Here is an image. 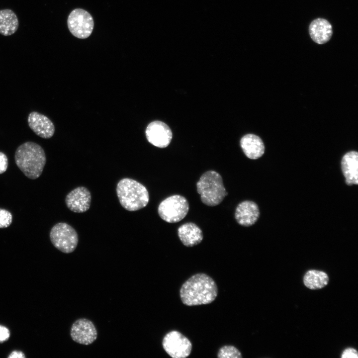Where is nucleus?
<instances>
[{"instance_id":"23","label":"nucleus","mask_w":358,"mask_h":358,"mask_svg":"<svg viewBox=\"0 0 358 358\" xmlns=\"http://www.w3.org/2000/svg\"><path fill=\"white\" fill-rule=\"evenodd\" d=\"M8 167V159L3 153L0 152V174L4 173Z\"/></svg>"},{"instance_id":"5","label":"nucleus","mask_w":358,"mask_h":358,"mask_svg":"<svg viewBox=\"0 0 358 358\" xmlns=\"http://www.w3.org/2000/svg\"><path fill=\"white\" fill-rule=\"evenodd\" d=\"M189 210L186 199L180 195L170 196L159 204L158 211L160 217L168 223H177L183 219Z\"/></svg>"},{"instance_id":"15","label":"nucleus","mask_w":358,"mask_h":358,"mask_svg":"<svg viewBox=\"0 0 358 358\" xmlns=\"http://www.w3.org/2000/svg\"><path fill=\"white\" fill-rule=\"evenodd\" d=\"M343 174L348 185L358 184V153L351 151L346 153L341 161Z\"/></svg>"},{"instance_id":"21","label":"nucleus","mask_w":358,"mask_h":358,"mask_svg":"<svg viewBox=\"0 0 358 358\" xmlns=\"http://www.w3.org/2000/svg\"><path fill=\"white\" fill-rule=\"evenodd\" d=\"M12 222V214L6 209L0 208V228L8 227Z\"/></svg>"},{"instance_id":"13","label":"nucleus","mask_w":358,"mask_h":358,"mask_svg":"<svg viewBox=\"0 0 358 358\" xmlns=\"http://www.w3.org/2000/svg\"><path fill=\"white\" fill-rule=\"evenodd\" d=\"M260 215L258 206L253 201H244L237 206L235 217L237 222L241 225L250 226L254 224Z\"/></svg>"},{"instance_id":"8","label":"nucleus","mask_w":358,"mask_h":358,"mask_svg":"<svg viewBox=\"0 0 358 358\" xmlns=\"http://www.w3.org/2000/svg\"><path fill=\"white\" fill-rule=\"evenodd\" d=\"M163 349L173 358H185L189 356L192 344L189 340L178 331L168 333L162 341Z\"/></svg>"},{"instance_id":"22","label":"nucleus","mask_w":358,"mask_h":358,"mask_svg":"<svg viewBox=\"0 0 358 358\" xmlns=\"http://www.w3.org/2000/svg\"><path fill=\"white\" fill-rule=\"evenodd\" d=\"M341 357L342 358H358V353L357 350L353 348H347L343 351Z\"/></svg>"},{"instance_id":"2","label":"nucleus","mask_w":358,"mask_h":358,"mask_svg":"<svg viewBox=\"0 0 358 358\" xmlns=\"http://www.w3.org/2000/svg\"><path fill=\"white\" fill-rule=\"evenodd\" d=\"M14 160L20 171L32 179L41 176L46 163L43 149L33 142H26L20 145L16 150Z\"/></svg>"},{"instance_id":"10","label":"nucleus","mask_w":358,"mask_h":358,"mask_svg":"<svg viewBox=\"0 0 358 358\" xmlns=\"http://www.w3.org/2000/svg\"><path fill=\"white\" fill-rule=\"evenodd\" d=\"M145 134L151 144L159 147H167L172 138V132L168 125L161 121H154L147 126Z\"/></svg>"},{"instance_id":"9","label":"nucleus","mask_w":358,"mask_h":358,"mask_svg":"<svg viewBox=\"0 0 358 358\" xmlns=\"http://www.w3.org/2000/svg\"><path fill=\"white\" fill-rule=\"evenodd\" d=\"M70 336L77 343L89 345L96 339L97 332L94 324L86 318L77 320L72 325Z\"/></svg>"},{"instance_id":"20","label":"nucleus","mask_w":358,"mask_h":358,"mask_svg":"<svg viewBox=\"0 0 358 358\" xmlns=\"http://www.w3.org/2000/svg\"><path fill=\"white\" fill-rule=\"evenodd\" d=\"M218 358H242L241 352L235 347L231 345H225L218 351Z\"/></svg>"},{"instance_id":"11","label":"nucleus","mask_w":358,"mask_h":358,"mask_svg":"<svg viewBox=\"0 0 358 358\" xmlns=\"http://www.w3.org/2000/svg\"><path fill=\"white\" fill-rule=\"evenodd\" d=\"M65 202L68 208L76 213H83L88 211L90 206L91 194L85 187H78L66 196Z\"/></svg>"},{"instance_id":"18","label":"nucleus","mask_w":358,"mask_h":358,"mask_svg":"<svg viewBox=\"0 0 358 358\" xmlns=\"http://www.w3.org/2000/svg\"><path fill=\"white\" fill-rule=\"evenodd\" d=\"M329 277L326 272L322 270L310 269L304 275L303 281L304 285L311 290L320 289L329 283Z\"/></svg>"},{"instance_id":"25","label":"nucleus","mask_w":358,"mask_h":358,"mask_svg":"<svg viewBox=\"0 0 358 358\" xmlns=\"http://www.w3.org/2000/svg\"><path fill=\"white\" fill-rule=\"evenodd\" d=\"M8 358H25L24 354L22 353L20 351H14L10 353V354L8 356Z\"/></svg>"},{"instance_id":"19","label":"nucleus","mask_w":358,"mask_h":358,"mask_svg":"<svg viewBox=\"0 0 358 358\" xmlns=\"http://www.w3.org/2000/svg\"><path fill=\"white\" fill-rule=\"evenodd\" d=\"M18 27V20L15 13L9 9L0 10V33L12 35Z\"/></svg>"},{"instance_id":"4","label":"nucleus","mask_w":358,"mask_h":358,"mask_svg":"<svg viewBox=\"0 0 358 358\" xmlns=\"http://www.w3.org/2000/svg\"><path fill=\"white\" fill-rule=\"evenodd\" d=\"M201 201L209 206L219 204L227 195L220 175L214 171L204 173L196 183Z\"/></svg>"},{"instance_id":"24","label":"nucleus","mask_w":358,"mask_h":358,"mask_svg":"<svg viewBox=\"0 0 358 358\" xmlns=\"http://www.w3.org/2000/svg\"><path fill=\"white\" fill-rule=\"evenodd\" d=\"M9 336V330L6 327L0 325V343L7 341Z\"/></svg>"},{"instance_id":"12","label":"nucleus","mask_w":358,"mask_h":358,"mask_svg":"<svg viewBox=\"0 0 358 358\" xmlns=\"http://www.w3.org/2000/svg\"><path fill=\"white\" fill-rule=\"evenodd\" d=\"M28 123L30 129L43 138H50L54 134L55 126L53 122L47 116L37 112L33 111L29 113Z\"/></svg>"},{"instance_id":"6","label":"nucleus","mask_w":358,"mask_h":358,"mask_svg":"<svg viewBox=\"0 0 358 358\" xmlns=\"http://www.w3.org/2000/svg\"><path fill=\"white\" fill-rule=\"evenodd\" d=\"M49 237L53 246L66 254L74 252L78 244L77 232L66 223L60 222L55 224L51 229Z\"/></svg>"},{"instance_id":"1","label":"nucleus","mask_w":358,"mask_h":358,"mask_svg":"<svg viewBox=\"0 0 358 358\" xmlns=\"http://www.w3.org/2000/svg\"><path fill=\"white\" fill-rule=\"evenodd\" d=\"M217 294L216 282L204 273L193 275L183 283L179 290L182 303L189 306L210 304Z\"/></svg>"},{"instance_id":"16","label":"nucleus","mask_w":358,"mask_h":358,"mask_svg":"<svg viewBox=\"0 0 358 358\" xmlns=\"http://www.w3.org/2000/svg\"><path fill=\"white\" fill-rule=\"evenodd\" d=\"M178 234L182 243L188 247L199 244L203 239L202 230L193 223L181 225L178 229Z\"/></svg>"},{"instance_id":"7","label":"nucleus","mask_w":358,"mask_h":358,"mask_svg":"<svg viewBox=\"0 0 358 358\" xmlns=\"http://www.w3.org/2000/svg\"><path fill=\"white\" fill-rule=\"evenodd\" d=\"M67 24L69 31L76 37L86 39L91 34L94 21L91 14L82 8L73 10L68 16Z\"/></svg>"},{"instance_id":"14","label":"nucleus","mask_w":358,"mask_h":358,"mask_svg":"<svg viewBox=\"0 0 358 358\" xmlns=\"http://www.w3.org/2000/svg\"><path fill=\"white\" fill-rule=\"evenodd\" d=\"M308 31L312 40L318 44L328 42L333 35L331 24L322 18H317L312 21L309 25Z\"/></svg>"},{"instance_id":"17","label":"nucleus","mask_w":358,"mask_h":358,"mask_svg":"<svg viewBox=\"0 0 358 358\" xmlns=\"http://www.w3.org/2000/svg\"><path fill=\"white\" fill-rule=\"evenodd\" d=\"M240 145L245 155L251 159H257L265 152L263 141L254 134H249L243 136L241 139Z\"/></svg>"},{"instance_id":"3","label":"nucleus","mask_w":358,"mask_h":358,"mask_svg":"<svg viewBox=\"0 0 358 358\" xmlns=\"http://www.w3.org/2000/svg\"><path fill=\"white\" fill-rule=\"evenodd\" d=\"M116 193L121 206L130 211L144 208L149 200V193L146 187L129 178L122 179L118 182Z\"/></svg>"}]
</instances>
